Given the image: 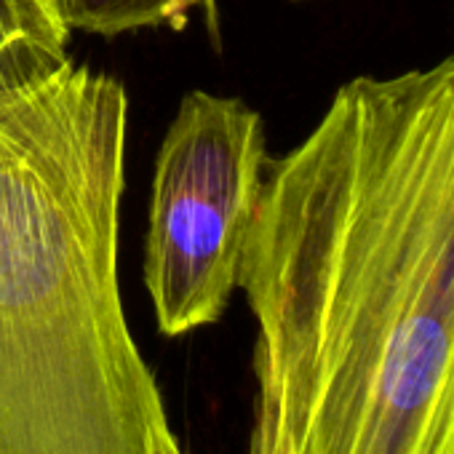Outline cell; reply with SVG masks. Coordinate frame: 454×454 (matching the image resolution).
<instances>
[{"label": "cell", "instance_id": "obj_3", "mask_svg": "<svg viewBox=\"0 0 454 454\" xmlns=\"http://www.w3.org/2000/svg\"><path fill=\"white\" fill-rule=\"evenodd\" d=\"M262 115L192 89L160 142L145 241V286L160 334L216 324L231 305L268 176Z\"/></svg>", "mask_w": 454, "mask_h": 454}, {"label": "cell", "instance_id": "obj_2", "mask_svg": "<svg viewBox=\"0 0 454 454\" xmlns=\"http://www.w3.org/2000/svg\"><path fill=\"white\" fill-rule=\"evenodd\" d=\"M129 91L0 75V454H150L168 422L118 284Z\"/></svg>", "mask_w": 454, "mask_h": 454}, {"label": "cell", "instance_id": "obj_8", "mask_svg": "<svg viewBox=\"0 0 454 454\" xmlns=\"http://www.w3.org/2000/svg\"><path fill=\"white\" fill-rule=\"evenodd\" d=\"M294 4H302V0H294Z\"/></svg>", "mask_w": 454, "mask_h": 454}, {"label": "cell", "instance_id": "obj_5", "mask_svg": "<svg viewBox=\"0 0 454 454\" xmlns=\"http://www.w3.org/2000/svg\"><path fill=\"white\" fill-rule=\"evenodd\" d=\"M192 12H203L211 33L219 30V0H62V14L70 30L102 38L184 27Z\"/></svg>", "mask_w": 454, "mask_h": 454}, {"label": "cell", "instance_id": "obj_6", "mask_svg": "<svg viewBox=\"0 0 454 454\" xmlns=\"http://www.w3.org/2000/svg\"><path fill=\"white\" fill-rule=\"evenodd\" d=\"M249 454H292L278 422L273 419V414L265 406H257Z\"/></svg>", "mask_w": 454, "mask_h": 454}, {"label": "cell", "instance_id": "obj_1", "mask_svg": "<svg viewBox=\"0 0 454 454\" xmlns=\"http://www.w3.org/2000/svg\"><path fill=\"white\" fill-rule=\"evenodd\" d=\"M239 289L292 454H454V54L270 158Z\"/></svg>", "mask_w": 454, "mask_h": 454}, {"label": "cell", "instance_id": "obj_7", "mask_svg": "<svg viewBox=\"0 0 454 454\" xmlns=\"http://www.w3.org/2000/svg\"><path fill=\"white\" fill-rule=\"evenodd\" d=\"M150 454H184L168 422H160L150 433Z\"/></svg>", "mask_w": 454, "mask_h": 454}, {"label": "cell", "instance_id": "obj_4", "mask_svg": "<svg viewBox=\"0 0 454 454\" xmlns=\"http://www.w3.org/2000/svg\"><path fill=\"white\" fill-rule=\"evenodd\" d=\"M70 35L62 0H0V75L62 65Z\"/></svg>", "mask_w": 454, "mask_h": 454}]
</instances>
